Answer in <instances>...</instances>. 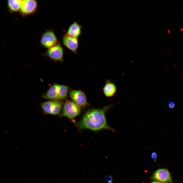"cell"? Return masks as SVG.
Masks as SVG:
<instances>
[{
    "instance_id": "1",
    "label": "cell",
    "mask_w": 183,
    "mask_h": 183,
    "mask_svg": "<svg viewBox=\"0 0 183 183\" xmlns=\"http://www.w3.org/2000/svg\"><path fill=\"white\" fill-rule=\"evenodd\" d=\"M112 106H106L101 109H91L88 110L84 114L76 126L80 129H87L93 131L103 129L115 131L108 124L105 113Z\"/></svg>"
},
{
    "instance_id": "2",
    "label": "cell",
    "mask_w": 183,
    "mask_h": 183,
    "mask_svg": "<svg viewBox=\"0 0 183 183\" xmlns=\"http://www.w3.org/2000/svg\"><path fill=\"white\" fill-rule=\"evenodd\" d=\"M81 107L72 101L67 100L64 104L60 116L73 120L80 114Z\"/></svg>"
},
{
    "instance_id": "3",
    "label": "cell",
    "mask_w": 183,
    "mask_h": 183,
    "mask_svg": "<svg viewBox=\"0 0 183 183\" xmlns=\"http://www.w3.org/2000/svg\"><path fill=\"white\" fill-rule=\"evenodd\" d=\"M63 103L58 100H51L43 103L41 107L47 113L57 115L60 113L63 106Z\"/></svg>"
},
{
    "instance_id": "4",
    "label": "cell",
    "mask_w": 183,
    "mask_h": 183,
    "mask_svg": "<svg viewBox=\"0 0 183 183\" xmlns=\"http://www.w3.org/2000/svg\"><path fill=\"white\" fill-rule=\"evenodd\" d=\"M150 179L163 183H173L171 173L165 168L159 169L153 174Z\"/></svg>"
},
{
    "instance_id": "5",
    "label": "cell",
    "mask_w": 183,
    "mask_h": 183,
    "mask_svg": "<svg viewBox=\"0 0 183 183\" xmlns=\"http://www.w3.org/2000/svg\"><path fill=\"white\" fill-rule=\"evenodd\" d=\"M69 96L72 101L83 108L88 105L86 96L84 93L80 90H70Z\"/></svg>"
},
{
    "instance_id": "6",
    "label": "cell",
    "mask_w": 183,
    "mask_h": 183,
    "mask_svg": "<svg viewBox=\"0 0 183 183\" xmlns=\"http://www.w3.org/2000/svg\"><path fill=\"white\" fill-rule=\"evenodd\" d=\"M40 43L43 47L48 49L57 44V40L53 31L49 30L42 34L40 40Z\"/></svg>"
},
{
    "instance_id": "7",
    "label": "cell",
    "mask_w": 183,
    "mask_h": 183,
    "mask_svg": "<svg viewBox=\"0 0 183 183\" xmlns=\"http://www.w3.org/2000/svg\"><path fill=\"white\" fill-rule=\"evenodd\" d=\"M37 7V2L36 0H22L20 12L23 16H28L35 12Z\"/></svg>"
},
{
    "instance_id": "8",
    "label": "cell",
    "mask_w": 183,
    "mask_h": 183,
    "mask_svg": "<svg viewBox=\"0 0 183 183\" xmlns=\"http://www.w3.org/2000/svg\"><path fill=\"white\" fill-rule=\"evenodd\" d=\"M47 54L51 59L56 61L63 62L64 50L62 46L58 43L48 49Z\"/></svg>"
},
{
    "instance_id": "9",
    "label": "cell",
    "mask_w": 183,
    "mask_h": 183,
    "mask_svg": "<svg viewBox=\"0 0 183 183\" xmlns=\"http://www.w3.org/2000/svg\"><path fill=\"white\" fill-rule=\"evenodd\" d=\"M60 85L55 83L51 86L43 95L45 98L53 100H60Z\"/></svg>"
},
{
    "instance_id": "10",
    "label": "cell",
    "mask_w": 183,
    "mask_h": 183,
    "mask_svg": "<svg viewBox=\"0 0 183 183\" xmlns=\"http://www.w3.org/2000/svg\"><path fill=\"white\" fill-rule=\"evenodd\" d=\"M62 41L64 44L67 48L74 53H77L78 47V38L65 34L63 37Z\"/></svg>"
},
{
    "instance_id": "11",
    "label": "cell",
    "mask_w": 183,
    "mask_h": 183,
    "mask_svg": "<svg viewBox=\"0 0 183 183\" xmlns=\"http://www.w3.org/2000/svg\"><path fill=\"white\" fill-rule=\"evenodd\" d=\"M81 33L80 26L77 22H74L70 25L66 35L78 38L81 35Z\"/></svg>"
},
{
    "instance_id": "12",
    "label": "cell",
    "mask_w": 183,
    "mask_h": 183,
    "mask_svg": "<svg viewBox=\"0 0 183 183\" xmlns=\"http://www.w3.org/2000/svg\"><path fill=\"white\" fill-rule=\"evenodd\" d=\"M104 95L106 97H109L113 96L115 94L116 87L115 84L110 81L106 82L103 88Z\"/></svg>"
},
{
    "instance_id": "13",
    "label": "cell",
    "mask_w": 183,
    "mask_h": 183,
    "mask_svg": "<svg viewBox=\"0 0 183 183\" xmlns=\"http://www.w3.org/2000/svg\"><path fill=\"white\" fill-rule=\"evenodd\" d=\"M22 0H9L7 4L9 10L12 12H16L20 10Z\"/></svg>"
},
{
    "instance_id": "14",
    "label": "cell",
    "mask_w": 183,
    "mask_h": 183,
    "mask_svg": "<svg viewBox=\"0 0 183 183\" xmlns=\"http://www.w3.org/2000/svg\"><path fill=\"white\" fill-rule=\"evenodd\" d=\"M69 90L68 87L63 85H60L59 93L60 100L65 99L67 96Z\"/></svg>"
},
{
    "instance_id": "15",
    "label": "cell",
    "mask_w": 183,
    "mask_h": 183,
    "mask_svg": "<svg viewBox=\"0 0 183 183\" xmlns=\"http://www.w3.org/2000/svg\"><path fill=\"white\" fill-rule=\"evenodd\" d=\"M105 179L107 183H112V178L111 175H108L106 176Z\"/></svg>"
},
{
    "instance_id": "16",
    "label": "cell",
    "mask_w": 183,
    "mask_h": 183,
    "mask_svg": "<svg viewBox=\"0 0 183 183\" xmlns=\"http://www.w3.org/2000/svg\"><path fill=\"white\" fill-rule=\"evenodd\" d=\"M169 107L171 109H173L175 107V104L174 102L172 101H170L168 102Z\"/></svg>"
},
{
    "instance_id": "17",
    "label": "cell",
    "mask_w": 183,
    "mask_h": 183,
    "mask_svg": "<svg viewBox=\"0 0 183 183\" xmlns=\"http://www.w3.org/2000/svg\"><path fill=\"white\" fill-rule=\"evenodd\" d=\"M151 157L153 160L156 162L157 157V153L156 152H153L151 155Z\"/></svg>"
},
{
    "instance_id": "18",
    "label": "cell",
    "mask_w": 183,
    "mask_h": 183,
    "mask_svg": "<svg viewBox=\"0 0 183 183\" xmlns=\"http://www.w3.org/2000/svg\"><path fill=\"white\" fill-rule=\"evenodd\" d=\"M150 183H163V182H162L159 181H152Z\"/></svg>"
}]
</instances>
